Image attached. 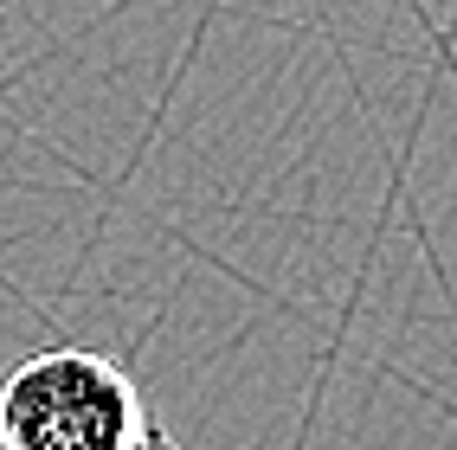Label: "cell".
Listing matches in <instances>:
<instances>
[{
  "mask_svg": "<svg viewBox=\"0 0 457 450\" xmlns=\"http://www.w3.org/2000/svg\"><path fill=\"white\" fill-rule=\"evenodd\" d=\"M148 405L104 354L46 348L0 373V450H136Z\"/></svg>",
  "mask_w": 457,
  "mask_h": 450,
  "instance_id": "1",
  "label": "cell"
},
{
  "mask_svg": "<svg viewBox=\"0 0 457 450\" xmlns=\"http://www.w3.org/2000/svg\"><path fill=\"white\" fill-rule=\"evenodd\" d=\"M136 450H180V444H174V438H168V431H162V425H148V438H142V444H136Z\"/></svg>",
  "mask_w": 457,
  "mask_h": 450,
  "instance_id": "2",
  "label": "cell"
}]
</instances>
